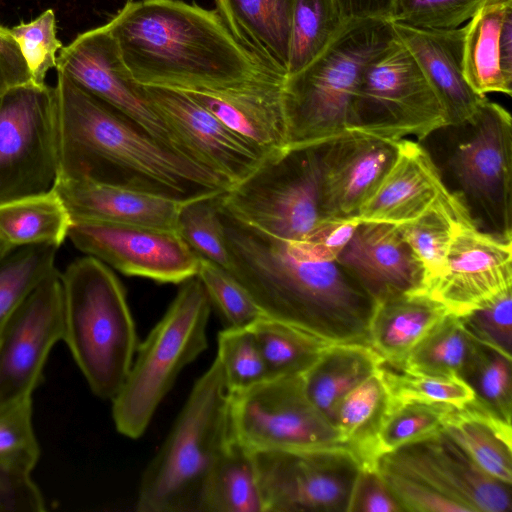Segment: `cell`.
Returning <instances> with one entry per match:
<instances>
[{
    "instance_id": "1",
    "label": "cell",
    "mask_w": 512,
    "mask_h": 512,
    "mask_svg": "<svg viewBox=\"0 0 512 512\" xmlns=\"http://www.w3.org/2000/svg\"><path fill=\"white\" fill-rule=\"evenodd\" d=\"M57 74L58 178L120 186L177 201L232 187L157 141L64 72Z\"/></svg>"
},
{
    "instance_id": "2",
    "label": "cell",
    "mask_w": 512,
    "mask_h": 512,
    "mask_svg": "<svg viewBox=\"0 0 512 512\" xmlns=\"http://www.w3.org/2000/svg\"><path fill=\"white\" fill-rule=\"evenodd\" d=\"M219 216L230 259L228 271L266 316L332 343L369 345L375 301L337 261L301 255L290 241L233 216L220 198Z\"/></svg>"
},
{
    "instance_id": "3",
    "label": "cell",
    "mask_w": 512,
    "mask_h": 512,
    "mask_svg": "<svg viewBox=\"0 0 512 512\" xmlns=\"http://www.w3.org/2000/svg\"><path fill=\"white\" fill-rule=\"evenodd\" d=\"M105 25L142 85L223 91L285 80L259 66L215 9L179 0H133Z\"/></svg>"
},
{
    "instance_id": "4",
    "label": "cell",
    "mask_w": 512,
    "mask_h": 512,
    "mask_svg": "<svg viewBox=\"0 0 512 512\" xmlns=\"http://www.w3.org/2000/svg\"><path fill=\"white\" fill-rule=\"evenodd\" d=\"M397 40L386 19L346 20L307 66L285 78L288 148L321 146L352 131V103L366 67Z\"/></svg>"
},
{
    "instance_id": "5",
    "label": "cell",
    "mask_w": 512,
    "mask_h": 512,
    "mask_svg": "<svg viewBox=\"0 0 512 512\" xmlns=\"http://www.w3.org/2000/svg\"><path fill=\"white\" fill-rule=\"evenodd\" d=\"M229 396L219 361L195 381L164 442L144 469L139 512H202L209 476L231 439Z\"/></svg>"
},
{
    "instance_id": "6",
    "label": "cell",
    "mask_w": 512,
    "mask_h": 512,
    "mask_svg": "<svg viewBox=\"0 0 512 512\" xmlns=\"http://www.w3.org/2000/svg\"><path fill=\"white\" fill-rule=\"evenodd\" d=\"M64 337L91 392L112 400L123 386L137 347L125 290L108 266L92 256L61 274Z\"/></svg>"
},
{
    "instance_id": "7",
    "label": "cell",
    "mask_w": 512,
    "mask_h": 512,
    "mask_svg": "<svg viewBox=\"0 0 512 512\" xmlns=\"http://www.w3.org/2000/svg\"><path fill=\"white\" fill-rule=\"evenodd\" d=\"M165 314L138 344L128 376L111 400L117 431L141 437L180 372L208 346L212 304L197 276L181 283Z\"/></svg>"
},
{
    "instance_id": "8",
    "label": "cell",
    "mask_w": 512,
    "mask_h": 512,
    "mask_svg": "<svg viewBox=\"0 0 512 512\" xmlns=\"http://www.w3.org/2000/svg\"><path fill=\"white\" fill-rule=\"evenodd\" d=\"M236 218L272 237L297 242L321 220L314 148L290 149L263 160L220 197Z\"/></svg>"
},
{
    "instance_id": "9",
    "label": "cell",
    "mask_w": 512,
    "mask_h": 512,
    "mask_svg": "<svg viewBox=\"0 0 512 512\" xmlns=\"http://www.w3.org/2000/svg\"><path fill=\"white\" fill-rule=\"evenodd\" d=\"M447 127L444 110L398 39L364 70L352 103V131L421 141Z\"/></svg>"
},
{
    "instance_id": "10",
    "label": "cell",
    "mask_w": 512,
    "mask_h": 512,
    "mask_svg": "<svg viewBox=\"0 0 512 512\" xmlns=\"http://www.w3.org/2000/svg\"><path fill=\"white\" fill-rule=\"evenodd\" d=\"M228 396L231 435L254 453L344 447L301 375L268 378Z\"/></svg>"
},
{
    "instance_id": "11",
    "label": "cell",
    "mask_w": 512,
    "mask_h": 512,
    "mask_svg": "<svg viewBox=\"0 0 512 512\" xmlns=\"http://www.w3.org/2000/svg\"><path fill=\"white\" fill-rule=\"evenodd\" d=\"M58 174L54 87L9 89L0 95V204L51 191Z\"/></svg>"
},
{
    "instance_id": "12",
    "label": "cell",
    "mask_w": 512,
    "mask_h": 512,
    "mask_svg": "<svg viewBox=\"0 0 512 512\" xmlns=\"http://www.w3.org/2000/svg\"><path fill=\"white\" fill-rule=\"evenodd\" d=\"M471 133L448 163L468 210L484 217L496 236L512 240V118L486 99L468 123Z\"/></svg>"
},
{
    "instance_id": "13",
    "label": "cell",
    "mask_w": 512,
    "mask_h": 512,
    "mask_svg": "<svg viewBox=\"0 0 512 512\" xmlns=\"http://www.w3.org/2000/svg\"><path fill=\"white\" fill-rule=\"evenodd\" d=\"M265 512H347L361 468L345 447L255 453Z\"/></svg>"
},
{
    "instance_id": "14",
    "label": "cell",
    "mask_w": 512,
    "mask_h": 512,
    "mask_svg": "<svg viewBox=\"0 0 512 512\" xmlns=\"http://www.w3.org/2000/svg\"><path fill=\"white\" fill-rule=\"evenodd\" d=\"M56 69L160 143L194 161L149 99L144 85L133 78L106 25L81 33L62 47L57 56Z\"/></svg>"
},
{
    "instance_id": "15",
    "label": "cell",
    "mask_w": 512,
    "mask_h": 512,
    "mask_svg": "<svg viewBox=\"0 0 512 512\" xmlns=\"http://www.w3.org/2000/svg\"><path fill=\"white\" fill-rule=\"evenodd\" d=\"M63 337V287L54 269L0 328V404L32 396L53 346Z\"/></svg>"
},
{
    "instance_id": "16",
    "label": "cell",
    "mask_w": 512,
    "mask_h": 512,
    "mask_svg": "<svg viewBox=\"0 0 512 512\" xmlns=\"http://www.w3.org/2000/svg\"><path fill=\"white\" fill-rule=\"evenodd\" d=\"M68 238L80 251L125 275L161 283H182L198 272V257L176 231L72 221Z\"/></svg>"
},
{
    "instance_id": "17",
    "label": "cell",
    "mask_w": 512,
    "mask_h": 512,
    "mask_svg": "<svg viewBox=\"0 0 512 512\" xmlns=\"http://www.w3.org/2000/svg\"><path fill=\"white\" fill-rule=\"evenodd\" d=\"M512 288V240L480 230L472 215L456 226L441 274L421 293L462 316Z\"/></svg>"
},
{
    "instance_id": "18",
    "label": "cell",
    "mask_w": 512,
    "mask_h": 512,
    "mask_svg": "<svg viewBox=\"0 0 512 512\" xmlns=\"http://www.w3.org/2000/svg\"><path fill=\"white\" fill-rule=\"evenodd\" d=\"M377 466L417 479L469 512H511V485L484 472L443 430L382 454Z\"/></svg>"
},
{
    "instance_id": "19",
    "label": "cell",
    "mask_w": 512,
    "mask_h": 512,
    "mask_svg": "<svg viewBox=\"0 0 512 512\" xmlns=\"http://www.w3.org/2000/svg\"><path fill=\"white\" fill-rule=\"evenodd\" d=\"M313 148L323 218H352L393 165L399 141L351 131Z\"/></svg>"
},
{
    "instance_id": "20",
    "label": "cell",
    "mask_w": 512,
    "mask_h": 512,
    "mask_svg": "<svg viewBox=\"0 0 512 512\" xmlns=\"http://www.w3.org/2000/svg\"><path fill=\"white\" fill-rule=\"evenodd\" d=\"M144 87L189 156L231 186L245 179L263 161L241 138L184 91L160 86Z\"/></svg>"
},
{
    "instance_id": "21",
    "label": "cell",
    "mask_w": 512,
    "mask_h": 512,
    "mask_svg": "<svg viewBox=\"0 0 512 512\" xmlns=\"http://www.w3.org/2000/svg\"><path fill=\"white\" fill-rule=\"evenodd\" d=\"M336 261L375 302L422 287L421 264L393 224L359 223Z\"/></svg>"
},
{
    "instance_id": "22",
    "label": "cell",
    "mask_w": 512,
    "mask_h": 512,
    "mask_svg": "<svg viewBox=\"0 0 512 512\" xmlns=\"http://www.w3.org/2000/svg\"><path fill=\"white\" fill-rule=\"evenodd\" d=\"M398 41L410 52L435 92L447 127L470 123L487 99L475 93L463 75L464 26L426 29L392 22Z\"/></svg>"
},
{
    "instance_id": "23",
    "label": "cell",
    "mask_w": 512,
    "mask_h": 512,
    "mask_svg": "<svg viewBox=\"0 0 512 512\" xmlns=\"http://www.w3.org/2000/svg\"><path fill=\"white\" fill-rule=\"evenodd\" d=\"M283 82H266L223 91L184 92L265 160L288 148L282 102Z\"/></svg>"
},
{
    "instance_id": "24",
    "label": "cell",
    "mask_w": 512,
    "mask_h": 512,
    "mask_svg": "<svg viewBox=\"0 0 512 512\" xmlns=\"http://www.w3.org/2000/svg\"><path fill=\"white\" fill-rule=\"evenodd\" d=\"M447 190L423 146L403 139L393 165L354 218L360 223H406L427 211Z\"/></svg>"
},
{
    "instance_id": "25",
    "label": "cell",
    "mask_w": 512,
    "mask_h": 512,
    "mask_svg": "<svg viewBox=\"0 0 512 512\" xmlns=\"http://www.w3.org/2000/svg\"><path fill=\"white\" fill-rule=\"evenodd\" d=\"M54 190L72 221H97L176 231L183 201L145 191L58 178Z\"/></svg>"
},
{
    "instance_id": "26",
    "label": "cell",
    "mask_w": 512,
    "mask_h": 512,
    "mask_svg": "<svg viewBox=\"0 0 512 512\" xmlns=\"http://www.w3.org/2000/svg\"><path fill=\"white\" fill-rule=\"evenodd\" d=\"M463 75L481 95H512V0H491L464 26Z\"/></svg>"
},
{
    "instance_id": "27",
    "label": "cell",
    "mask_w": 512,
    "mask_h": 512,
    "mask_svg": "<svg viewBox=\"0 0 512 512\" xmlns=\"http://www.w3.org/2000/svg\"><path fill=\"white\" fill-rule=\"evenodd\" d=\"M294 0H215L235 38L269 74L285 79Z\"/></svg>"
},
{
    "instance_id": "28",
    "label": "cell",
    "mask_w": 512,
    "mask_h": 512,
    "mask_svg": "<svg viewBox=\"0 0 512 512\" xmlns=\"http://www.w3.org/2000/svg\"><path fill=\"white\" fill-rule=\"evenodd\" d=\"M448 311L424 293L406 292L375 302L369 345L384 362L401 367L410 351Z\"/></svg>"
},
{
    "instance_id": "29",
    "label": "cell",
    "mask_w": 512,
    "mask_h": 512,
    "mask_svg": "<svg viewBox=\"0 0 512 512\" xmlns=\"http://www.w3.org/2000/svg\"><path fill=\"white\" fill-rule=\"evenodd\" d=\"M443 431L488 475L512 485L511 423L475 399L446 416Z\"/></svg>"
},
{
    "instance_id": "30",
    "label": "cell",
    "mask_w": 512,
    "mask_h": 512,
    "mask_svg": "<svg viewBox=\"0 0 512 512\" xmlns=\"http://www.w3.org/2000/svg\"><path fill=\"white\" fill-rule=\"evenodd\" d=\"M390 408L389 392L379 367L349 391L334 409L332 424L342 445L361 467H377L381 455L378 435Z\"/></svg>"
},
{
    "instance_id": "31",
    "label": "cell",
    "mask_w": 512,
    "mask_h": 512,
    "mask_svg": "<svg viewBox=\"0 0 512 512\" xmlns=\"http://www.w3.org/2000/svg\"><path fill=\"white\" fill-rule=\"evenodd\" d=\"M382 362L370 345L333 343L301 375L304 389L311 402L331 421L339 401L377 371Z\"/></svg>"
},
{
    "instance_id": "32",
    "label": "cell",
    "mask_w": 512,
    "mask_h": 512,
    "mask_svg": "<svg viewBox=\"0 0 512 512\" xmlns=\"http://www.w3.org/2000/svg\"><path fill=\"white\" fill-rule=\"evenodd\" d=\"M202 512H265L255 453L233 437L209 476Z\"/></svg>"
},
{
    "instance_id": "33",
    "label": "cell",
    "mask_w": 512,
    "mask_h": 512,
    "mask_svg": "<svg viewBox=\"0 0 512 512\" xmlns=\"http://www.w3.org/2000/svg\"><path fill=\"white\" fill-rule=\"evenodd\" d=\"M471 215L458 193L449 189L423 214L396 225L423 269L421 293L442 272L457 224Z\"/></svg>"
},
{
    "instance_id": "34",
    "label": "cell",
    "mask_w": 512,
    "mask_h": 512,
    "mask_svg": "<svg viewBox=\"0 0 512 512\" xmlns=\"http://www.w3.org/2000/svg\"><path fill=\"white\" fill-rule=\"evenodd\" d=\"M72 223L52 189L0 204V241L14 246L50 243L60 246Z\"/></svg>"
},
{
    "instance_id": "35",
    "label": "cell",
    "mask_w": 512,
    "mask_h": 512,
    "mask_svg": "<svg viewBox=\"0 0 512 512\" xmlns=\"http://www.w3.org/2000/svg\"><path fill=\"white\" fill-rule=\"evenodd\" d=\"M269 377L302 375L333 344L306 330L264 316L251 325Z\"/></svg>"
},
{
    "instance_id": "36",
    "label": "cell",
    "mask_w": 512,
    "mask_h": 512,
    "mask_svg": "<svg viewBox=\"0 0 512 512\" xmlns=\"http://www.w3.org/2000/svg\"><path fill=\"white\" fill-rule=\"evenodd\" d=\"M477 344L460 317L448 313L415 345L401 367L421 373L460 377Z\"/></svg>"
},
{
    "instance_id": "37",
    "label": "cell",
    "mask_w": 512,
    "mask_h": 512,
    "mask_svg": "<svg viewBox=\"0 0 512 512\" xmlns=\"http://www.w3.org/2000/svg\"><path fill=\"white\" fill-rule=\"evenodd\" d=\"M59 246L37 243L14 246L0 241V328L54 269Z\"/></svg>"
},
{
    "instance_id": "38",
    "label": "cell",
    "mask_w": 512,
    "mask_h": 512,
    "mask_svg": "<svg viewBox=\"0 0 512 512\" xmlns=\"http://www.w3.org/2000/svg\"><path fill=\"white\" fill-rule=\"evenodd\" d=\"M344 23L336 0H294L287 76L297 73L314 60L336 37Z\"/></svg>"
},
{
    "instance_id": "39",
    "label": "cell",
    "mask_w": 512,
    "mask_h": 512,
    "mask_svg": "<svg viewBox=\"0 0 512 512\" xmlns=\"http://www.w3.org/2000/svg\"><path fill=\"white\" fill-rule=\"evenodd\" d=\"M380 371L391 408L408 402L439 403L462 408L474 400L472 389L457 376L412 371L382 362Z\"/></svg>"
},
{
    "instance_id": "40",
    "label": "cell",
    "mask_w": 512,
    "mask_h": 512,
    "mask_svg": "<svg viewBox=\"0 0 512 512\" xmlns=\"http://www.w3.org/2000/svg\"><path fill=\"white\" fill-rule=\"evenodd\" d=\"M223 193L183 201L177 215L176 232L199 260L228 270L230 259L219 216V198Z\"/></svg>"
},
{
    "instance_id": "41",
    "label": "cell",
    "mask_w": 512,
    "mask_h": 512,
    "mask_svg": "<svg viewBox=\"0 0 512 512\" xmlns=\"http://www.w3.org/2000/svg\"><path fill=\"white\" fill-rule=\"evenodd\" d=\"M512 357L478 342L460 378L484 408L511 423Z\"/></svg>"
},
{
    "instance_id": "42",
    "label": "cell",
    "mask_w": 512,
    "mask_h": 512,
    "mask_svg": "<svg viewBox=\"0 0 512 512\" xmlns=\"http://www.w3.org/2000/svg\"><path fill=\"white\" fill-rule=\"evenodd\" d=\"M32 396L0 404V468L31 474L40 458Z\"/></svg>"
},
{
    "instance_id": "43",
    "label": "cell",
    "mask_w": 512,
    "mask_h": 512,
    "mask_svg": "<svg viewBox=\"0 0 512 512\" xmlns=\"http://www.w3.org/2000/svg\"><path fill=\"white\" fill-rule=\"evenodd\" d=\"M229 395L245 391L270 378L250 328H228L217 336V355Z\"/></svg>"
},
{
    "instance_id": "44",
    "label": "cell",
    "mask_w": 512,
    "mask_h": 512,
    "mask_svg": "<svg viewBox=\"0 0 512 512\" xmlns=\"http://www.w3.org/2000/svg\"><path fill=\"white\" fill-rule=\"evenodd\" d=\"M453 408L423 402H408L390 408L378 435L380 454L441 432L444 420Z\"/></svg>"
},
{
    "instance_id": "45",
    "label": "cell",
    "mask_w": 512,
    "mask_h": 512,
    "mask_svg": "<svg viewBox=\"0 0 512 512\" xmlns=\"http://www.w3.org/2000/svg\"><path fill=\"white\" fill-rule=\"evenodd\" d=\"M228 328H248L266 316L247 289L225 268L199 260L196 275Z\"/></svg>"
},
{
    "instance_id": "46",
    "label": "cell",
    "mask_w": 512,
    "mask_h": 512,
    "mask_svg": "<svg viewBox=\"0 0 512 512\" xmlns=\"http://www.w3.org/2000/svg\"><path fill=\"white\" fill-rule=\"evenodd\" d=\"M491 0H394L390 21L426 29H456Z\"/></svg>"
},
{
    "instance_id": "47",
    "label": "cell",
    "mask_w": 512,
    "mask_h": 512,
    "mask_svg": "<svg viewBox=\"0 0 512 512\" xmlns=\"http://www.w3.org/2000/svg\"><path fill=\"white\" fill-rule=\"evenodd\" d=\"M27 63L32 82L44 85L47 72L56 68V53L63 46L57 38L55 14L52 9L29 22L10 28Z\"/></svg>"
},
{
    "instance_id": "48",
    "label": "cell",
    "mask_w": 512,
    "mask_h": 512,
    "mask_svg": "<svg viewBox=\"0 0 512 512\" xmlns=\"http://www.w3.org/2000/svg\"><path fill=\"white\" fill-rule=\"evenodd\" d=\"M459 317L467 332L477 342L512 357L511 288Z\"/></svg>"
},
{
    "instance_id": "49",
    "label": "cell",
    "mask_w": 512,
    "mask_h": 512,
    "mask_svg": "<svg viewBox=\"0 0 512 512\" xmlns=\"http://www.w3.org/2000/svg\"><path fill=\"white\" fill-rule=\"evenodd\" d=\"M377 469L403 511L469 512L461 503L417 479L380 466Z\"/></svg>"
},
{
    "instance_id": "50",
    "label": "cell",
    "mask_w": 512,
    "mask_h": 512,
    "mask_svg": "<svg viewBox=\"0 0 512 512\" xmlns=\"http://www.w3.org/2000/svg\"><path fill=\"white\" fill-rule=\"evenodd\" d=\"M359 223L354 217L324 218L302 240L290 242L301 255L309 259L336 261Z\"/></svg>"
},
{
    "instance_id": "51",
    "label": "cell",
    "mask_w": 512,
    "mask_h": 512,
    "mask_svg": "<svg viewBox=\"0 0 512 512\" xmlns=\"http://www.w3.org/2000/svg\"><path fill=\"white\" fill-rule=\"evenodd\" d=\"M347 512H403L377 467H361Z\"/></svg>"
},
{
    "instance_id": "52",
    "label": "cell",
    "mask_w": 512,
    "mask_h": 512,
    "mask_svg": "<svg viewBox=\"0 0 512 512\" xmlns=\"http://www.w3.org/2000/svg\"><path fill=\"white\" fill-rule=\"evenodd\" d=\"M46 502L31 474L0 468V512H43Z\"/></svg>"
},
{
    "instance_id": "53",
    "label": "cell",
    "mask_w": 512,
    "mask_h": 512,
    "mask_svg": "<svg viewBox=\"0 0 512 512\" xmlns=\"http://www.w3.org/2000/svg\"><path fill=\"white\" fill-rule=\"evenodd\" d=\"M32 82L27 63L11 30L0 25V95Z\"/></svg>"
},
{
    "instance_id": "54",
    "label": "cell",
    "mask_w": 512,
    "mask_h": 512,
    "mask_svg": "<svg viewBox=\"0 0 512 512\" xmlns=\"http://www.w3.org/2000/svg\"><path fill=\"white\" fill-rule=\"evenodd\" d=\"M394 0H336L344 20L377 18L390 21Z\"/></svg>"
},
{
    "instance_id": "55",
    "label": "cell",
    "mask_w": 512,
    "mask_h": 512,
    "mask_svg": "<svg viewBox=\"0 0 512 512\" xmlns=\"http://www.w3.org/2000/svg\"><path fill=\"white\" fill-rule=\"evenodd\" d=\"M128 1H133V0H128Z\"/></svg>"
}]
</instances>
